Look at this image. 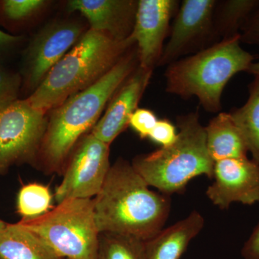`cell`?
Returning <instances> with one entry per match:
<instances>
[{"mask_svg": "<svg viewBox=\"0 0 259 259\" xmlns=\"http://www.w3.org/2000/svg\"><path fill=\"white\" fill-rule=\"evenodd\" d=\"M139 66L135 45L93 86L51 110L33 167L46 175H62L73 148L96 125L114 94Z\"/></svg>", "mask_w": 259, "mask_h": 259, "instance_id": "obj_1", "label": "cell"}, {"mask_svg": "<svg viewBox=\"0 0 259 259\" xmlns=\"http://www.w3.org/2000/svg\"><path fill=\"white\" fill-rule=\"evenodd\" d=\"M149 187L131 163L118 158L93 198L99 232L128 235L144 241L159 233L168 219L171 198Z\"/></svg>", "mask_w": 259, "mask_h": 259, "instance_id": "obj_2", "label": "cell"}, {"mask_svg": "<svg viewBox=\"0 0 259 259\" xmlns=\"http://www.w3.org/2000/svg\"><path fill=\"white\" fill-rule=\"evenodd\" d=\"M135 45L131 37L118 41L89 28L25 99L32 107L48 114L69 97L93 86Z\"/></svg>", "mask_w": 259, "mask_h": 259, "instance_id": "obj_3", "label": "cell"}, {"mask_svg": "<svg viewBox=\"0 0 259 259\" xmlns=\"http://www.w3.org/2000/svg\"><path fill=\"white\" fill-rule=\"evenodd\" d=\"M240 42L238 34L168 65L166 93L184 100L197 97L204 110L219 113L227 83L234 75L247 71L254 59Z\"/></svg>", "mask_w": 259, "mask_h": 259, "instance_id": "obj_4", "label": "cell"}, {"mask_svg": "<svg viewBox=\"0 0 259 259\" xmlns=\"http://www.w3.org/2000/svg\"><path fill=\"white\" fill-rule=\"evenodd\" d=\"M177 125L179 133L173 144L138 155L131 163L149 187L169 196L183 192L195 177L212 178L214 163L207 150L205 127L199 122L198 110L178 116Z\"/></svg>", "mask_w": 259, "mask_h": 259, "instance_id": "obj_5", "label": "cell"}, {"mask_svg": "<svg viewBox=\"0 0 259 259\" xmlns=\"http://www.w3.org/2000/svg\"><path fill=\"white\" fill-rule=\"evenodd\" d=\"M19 224L64 259H97L99 235L93 199H68L50 211Z\"/></svg>", "mask_w": 259, "mask_h": 259, "instance_id": "obj_6", "label": "cell"}, {"mask_svg": "<svg viewBox=\"0 0 259 259\" xmlns=\"http://www.w3.org/2000/svg\"><path fill=\"white\" fill-rule=\"evenodd\" d=\"M47 120L25 98L0 110V176L15 165L34 166Z\"/></svg>", "mask_w": 259, "mask_h": 259, "instance_id": "obj_7", "label": "cell"}, {"mask_svg": "<svg viewBox=\"0 0 259 259\" xmlns=\"http://www.w3.org/2000/svg\"><path fill=\"white\" fill-rule=\"evenodd\" d=\"M89 28L75 19L49 22L29 42L23 55L22 90L28 97L44 81L49 71L79 42Z\"/></svg>", "mask_w": 259, "mask_h": 259, "instance_id": "obj_8", "label": "cell"}, {"mask_svg": "<svg viewBox=\"0 0 259 259\" xmlns=\"http://www.w3.org/2000/svg\"><path fill=\"white\" fill-rule=\"evenodd\" d=\"M110 146L90 132L81 137L65 163L63 180L54 194L57 204L96 197L111 167Z\"/></svg>", "mask_w": 259, "mask_h": 259, "instance_id": "obj_9", "label": "cell"}, {"mask_svg": "<svg viewBox=\"0 0 259 259\" xmlns=\"http://www.w3.org/2000/svg\"><path fill=\"white\" fill-rule=\"evenodd\" d=\"M217 2L184 0L180 3L158 66H167L218 42L213 28V14Z\"/></svg>", "mask_w": 259, "mask_h": 259, "instance_id": "obj_10", "label": "cell"}, {"mask_svg": "<svg viewBox=\"0 0 259 259\" xmlns=\"http://www.w3.org/2000/svg\"><path fill=\"white\" fill-rule=\"evenodd\" d=\"M177 0H139L134 30L131 37L137 49L139 66L157 67L169 35L171 20L180 8Z\"/></svg>", "mask_w": 259, "mask_h": 259, "instance_id": "obj_11", "label": "cell"}, {"mask_svg": "<svg viewBox=\"0 0 259 259\" xmlns=\"http://www.w3.org/2000/svg\"><path fill=\"white\" fill-rule=\"evenodd\" d=\"M212 178L206 194L219 208L228 209L234 202H259V163L253 160L232 158L214 162Z\"/></svg>", "mask_w": 259, "mask_h": 259, "instance_id": "obj_12", "label": "cell"}, {"mask_svg": "<svg viewBox=\"0 0 259 259\" xmlns=\"http://www.w3.org/2000/svg\"><path fill=\"white\" fill-rule=\"evenodd\" d=\"M152 70L138 66L110 99L105 113L90 131L97 139L110 145L129 127L131 116L150 83Z\"/></svg>", "mask_w": 259, "mask_h": 259, "instance_id": "obj_13", "label": "cell"}, {"mask_svg": "<svg viewBox=\"0 0 259 259\" xmlns=\"http://www.w3.org/2000/svg\"><path fill=\"white\" fill-rule=\"evenodd\" d=\"M138 5V0H70L66 10L80 13L89 28L122 41L134 30Z\"/></svg>", "mask_w": 259, "mask_h": 259, "instance_id": "obj_14", "label": "cell"}, {"mask_svg": "<svg viewBox=\"0 0 259 259\" xmlns=\"http://www.w3.org/2000/svg\"><path fill=\"white\" fill-rule=\"evenodd\" d=\"M204 225L202 214L194 211L185 219L162 229L145 241L146 259H180Z\"/></svg>", "mask_w": 259, "mask_h": 259, "instance_id": "obj_15", "label": "cell"}, {"mask_svg": "<svg viewBox=\"0 0 259 259\" xmlns=\"http://www.w3.org/2000/svg\"><path fill=\"white\" fill-rule=\"evenodd\" d=\"M204 127L207 150L213 161L247 157L246 143L230 112H219Z\"/></svg>", "mask_w": 259, "mask_h": 259, "instance_id": "obj_16", "label": "cell"}, {"mask_svg": "<svg viewBox=\"0 0 259 259\" xmlns=\"http://www.w3.org/2000/svg\"><path fill=\"white\" fill-rule=\"evenodd\" d=\"M0 259H64L18 223L0 231Z\"/></svg>", "mask_w": 259, "mask_h": 259, "instance_id": "obj_17", "label": "cell"}, {"mask_svg": "<svg viewBox=\"0 0 259 259\" xmlns=\"http://www.w3.org/2000/svg\"><path fill=\"white\" fill-rule=\"evenodd\" d=\"M258 8V0L218 1L213 14L216 41L241 34L238 30Z\"/></svg>", "mask_w": 259, "mask_h": 259, "instance_id": "obj_18", "label": "cell"}, {"mask_svg": "<svg viewBox=\"0 0 259 259\" xmlns=\"http://www.w3.org/2000/svg\"><path fill=\"white\" fill-rule=\"evenodd\" d=\"M231 114L237 127L244 138L252 160L259 163V77L249 86V97L243 106Z\"/></svg>", "mask_w": 259, "mask_h": 259, "instance_id": "obj_19", "label": "cell"}, {"mask_svg": "<svg viewBox=\"0 0 259 259\" xmlns=\"http://www.w3.org/2000/svg\"><path fill=\"white\" fill-rule=\"evenodd\" d=\"M47 0H0V25L18 35L51 5Z\"/></svg>", "mask_w": 259, "mask_h": 259, "instance_id": "obj_20", "label": "cell"}, {"mask_svg": "<svg viewBox=\"0 0 259 259\" xmlns=\"http://www.w3.org/2000/svg\"><path fill=\"white\" fill-rule=\"evenodd\" d=\"M97 259H146L145 241L128 235L100 233Z\"/></svg>", "mask_w": 259, "mask_h": 259, "instance_id": "obj_21", "label": "cell"}, {"mask_svg": "<svg viewBox=\"0 0 259 259\" xmlns=\"http://www.w3.org/2000/svg\"><path fill=\"white\" fill-rule=\"evenodd\" d=\"M53 196L47 186L30 183L20 189L17 201L18 212L22 220L42 215L53 208Z\"/></svg>", "mask_w": 259, "mask_h": 259, "instance_id": "obj_22", "label": "cell"}, {"mask_svg": "<svg viewBox=\"0 0 259 259\" xmlns=\"http://www.w3.org/2000/svg\"><path fill=\"white\" fill-rule=\"evenodd\" d=\"M23 79L20 73L13 72L0 66V110L18 100Z\"/></svg>", "mask_w": 259, "mask_h": 259, "instance_id": "obj_23", "label": "cell"}, {"mask_svg": "<svg viewBox=\"0 0 259 259\" xmlns=\"http://www.w3.org/2000/svg\"><path fill=\"white\" fill-rule=\"evenodd\" d=\"M158 120L157 116L152 110L138 108L131 116L129 126L137 133L141 139H145L149 137Z\"/></svg>", "mask_w": 259, "mask_h": 259, "instance_id": "obj_24", "label": "cell"}, {"mask_svg": "<svg viewBox=\"0 0 259 259\" xmlns=\"http://www.w3.org/2000/svg\"><path fill=\"white\" fill-rule=\"evenodd\" d=\"M177 137V127L171 121L165 118L158 119L148 139L156 144L161 145V147H166L173 144Z\"/></svg>", "mask_w": 259, "mask_h": 259, "instance_id": "obj_25", "label": "cell"}, {"mask_svg": "<svg viewBox=\"0 0 259 259\" xmlns=\"http://www.w3.org/2000/svg\"><path fill=\"white\" fill-rule=\"evenodd\" d=\"M25 41L23 35H12L0 30V61L14 52Z\"/></svg>", "mask_w": 259, "mask_h": 259, "instance_id": "obj_26", "label": "cell"}, {"mask_svg": "<svg viewBox=\"0 0 259 259\" xmlns=\"http://www.w3.org/2000/svg\"><path fill=\"white\" fill-rule=\"evenodd\" d=\"M241 41L248 44H259V8L247 20L241 29Z\"/></svg>", "mask_w": 259, "mask_h": 259, "instance_id": "obj_27", "label": "cell"}, {"mask_svg": "<svg viewBox=\"0 0 259 259\" xmlns=\"http://www.w3.org/2000/svg\"><path fill=\"white\" fill-rule=\"evenodd\" d=\"M243 259H259V222L241 249Z\"/></svg>", "mask_w": 259, "mask_h": 259, "instance_id": "obj_28", "label": "cell"}, {"mask_svg": "<svg viewBox=\"0 0 259 259\" xmlns=\"http://www.w3.org/2000/svg\"><path fill=\"white\" fill-rule=\"evenodd\" d=\"M246 72L250 73V74L255 75V76L259 77V61L252 63L250 65L249 68L247 70Z\"/></svg>", "mask_w": 259, "mask_h": 259, "instance_id": "obj_29", "label": "cell"}, {"mask_svg": "<svg viewBox=\"0 0 259 259\" xmlns=\"http://www.w3.org/2000/svg\"><path fill=\"white\" fill-rule=\"evenodd\" d=\"M7 224L8 223H6L4 222V221H2V220H0V231H3V229L6 227Z\"/></svg>", "mask_w": 259, "mask_h": 259, "instance_id": "obj_30", "label": "cell"}]
</instances>
